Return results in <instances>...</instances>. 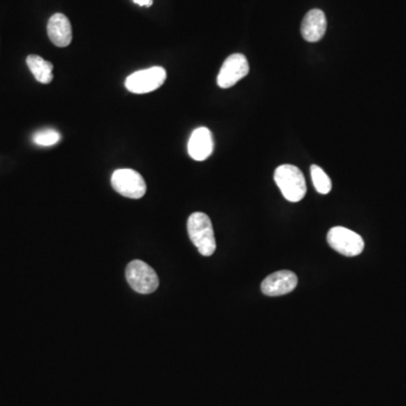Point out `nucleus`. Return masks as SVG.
Returning <instances> with one entry per match:
<instances>
[{
  "mask_svg": "<svg viewBox=\"0 0 406 406\" xmlns=\"http://www.w3.org/2000/svg\"><path fill=\"white\" fill-rule=\"evenodd\" d=\"M48 39L55 46L66 48L73 41V28L67 16L55 14L48 21Z\"/></svg>",
  "mask_w": 406,
  "mask_h": 406,
  "instance_id": "11",
  "label": "nucleus"
},
{
  "mask_svg": "<svg viewBox=\"0 0 406 406\" xmlns=\"http://www.w3.org/2000/svg\"><path fill=\"white\" fill-rule=\"evenodd\" d=\"M125 276L131 288L139 294H152L159 285V279L155 270L140 260H134L127 264Z\"/></svg>",
  "mask_w": 406,
  "mask_h": 406,
  "instance_id": "3",
  "label": "nucleus"
},
{
  "mask_svg": "<svg viewBox=\"0 0 406 406\" xmlns=\"http://www.w3.org/2000/svg\"><path fill=\"white\" fill-rule=\"evenodd\" d=\"M26 64L37 82L50 84L53 79V64L44 60L39 55H30L26 59Z\"/></svg>",
  "mask_w": 406,
  "mask_h": 406,
  "instance_id": "12",
  "label": "nucleus"
},
{
  "mask_svg": "<svg viewBox=\"0 0 406 406\" xmlns=\"http://www.w3.org/2000/svg\"><path fill=\"white\" fill-rule=\"evenodd\" d=\"M328 245L344 256H357L364 249L362 237L348 228L333 227L328 233Z\"/></svg>",
  "mask_w": 406,
  "mask_h": 406,
  "instance_id": "5",
  "label": "nucleus"
},
{
  "mask_svg": "<svg viewBox=\"0 0 406 406\" xmlns=\"http://www.w3.org/2000/svg\"><path fill=\"white\" fill-rule=\"evenodd\" d=\"M190 240L203 256H211L217 249L213 222L206 213H194L188 217Z\"/></svg>",
  "mask_w": 406,
  "mask_h": 406,
  "instance_id": "1",
  "label": "nucleus"
},
{
  "mask_svg": "<svg viewBox=\"0 0 406 406\" xmlns=\"http://www.w3.org/2000/svg\"><path fill=\"white\" fill-rule=\"evenodd\" d=\"M166 80V70L163 67H152L139 70L125 79V87L134 94H147L161 87Z\"/></svg>",
  "mask_w": 406,
  "mask_h": 406,
  "instance_id": "4",
  "label": "nucleus"
},
{
  "mask_svg": "<svg viewBox=\"0 0 406 406\" xmlns=\"http://www.w3.org/2000/svg\"><path fill=\"white\" fill-rule=\"evenodd\" d=\"M60 139V134L55 129H43L35 132L33 136V143L42 147L55 145Z\"/></svg>",
  "mask_w": 406,
  "mask_h": 406,
  "instance_id": "14",
  "label": "nucleus"
},
{
  "mask_svg": "<svg viewBox=\"0 0 406 406\" xmlns=\"http://www.w3.org/2000/svg\"><path fill=\"white\" fill-rule=\"evenodd\" d=\"M274 181L283 197L290 202L301 201L306 195V181L303 172L294 165H281L274 173Z\"/></svg>",
  "mask_w": 406,
  "mask_h": 406,
  "instance_id": "2",
  "label": "nucleus"
},
{
  "mask_svg": "<svg viewBox=\"0 0 406 406\" xmlns=\"http://www.w3.org/2000/svg\"><path fill=\"white\" fill-rule=\"evenodd\" d=\"M213 136L208 127H197L192 132L188 143V155L194 161H206L213 152Z\"/></svg>",
  "mask_w": 406,
  "mask_h": 406,
  "instance_id": "9",
  "label": "nucleus"
},
{
  "mask_svg": "<svg viewBox=\"0 0 406 406\" xmlns=\"http://www.w3.org/2000/svg\"><path fill=\"white\" fill-rule=\"evenodd\" d=\"M111 184L118 193L130 199H140L147 191V185L143 176L129 168L116 170L111 179Z\"/></svg>",
  "mask_w": 406,
  "mask_h": 406,
  "instance_id": "6",
  "label": "nucleus"
},
{
  "mask_svg": "<svg viewBox=\"0 0 406 406\" xmlns=\"http://www.w3.org/2000/svg\"><path fill=\"white\" fill-rule=\"evenodd\" d=\"M298 278L291 271L282 270L272 273L263 280L262 292L270 297H278L289 294L297 287Z\"/></svg>",
  "mask_w": 406,
  "mask_h": 406,
  "instance_id": "8",
  "label": "nucleus"
},
{
  "mask_svg": "<svg viewBox=\"0 0 406 406\" xmlns=\"http://www.w3.org/2000/svg\"><path fill=\"white\" fill-rule=\"evenodd\" d=\"M134 3L141 7H150L154 3V0H134Z\"/></svg>",
  "mask_w": 406,
  "mask_h": 406,
  "instance_id": "15",
  "label": "nucleus"
},
{
  "mask_svg": "<svg viewBox=\"0 0 406 406\" xmlns=\"http://www.w3.org/2000/svg\"><path fill=\"white\" fill-rule=\"evenodd\" d=\"M310 175H312V184L315 186L316 191L321 194L330 193L332 190V182L328 174L325 173L321 167L312 165Z\"/></svg>",
  "mask_w": 406,
  "mask_h": 406,
  "instance_id": "13",
  "label": "nucleus"
},
{
  "mask_svg": "<svg viewBox=\"0 0 406 406\" xmlns=\"http://www.w3.org/2000/svg\"><path fill=\"white\" fill-rule=\"evenodd\" d=\"M249 73V61L242 53L229 55L222 64L219 71L217 82L220 88H229L236 85L240 79L247 76Z\"/></svg>",
  "mask_w": 406,
  "mask_h": 406,
  "instance_id": "7",
  "label": "nucleus"
},
{
  "mask_svg": "<svg viewBox=\"0 0 406 406\" xmlns=\"http://www.w3.org/2000/svg\"><path fill=\"white\" fill-rule=\"evenodd\" d=\"M328 28V21L324 12L312 10L307 12L301 23V35L307 42H319L323 39Z\"/></svg>",
  "mask_w": 406,
  "mask_h": 406,
  "instance_id": "10",
  "label": "nucleus"
}]
</instances>
